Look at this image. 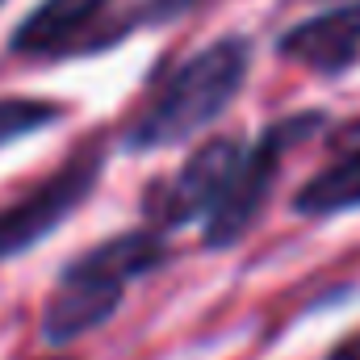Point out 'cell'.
I'll return each instance as SVG.
<instances>
[{
    "label": "cell",
    "mask_w": 360,
    "mask_h": 360,
    "mask_svg": "<svg viewBox=\"0 0 360 360\" xmlns=\"http://www.w3.org/2000/svg\"><path fill=\"white\" fill-rule=\"evenodd\" d=\"M256 63V46L248 34H218L193 55L168 63L130 109L122 126V151L151 155L193 143L210 130L248 84Z\"/></svg>",
    "instance_id": "6da1fadb"
},
{
    "label": "cell",
    "mask_w": 360,
    "mask_h": 360,
    "mask_svg": "<svg viewBox=\"0 0 360 360\" xmlns=\"http://www.w3.org/2000/svg\"><path fill=\"white\" fill-rule=\"evenodd\" d=\"M168 260H172V243L151 226H130L84 248L59 269L42 302V340L51 348H68L92 335L122 310L134 281L160 272Z\"/></svg>",
    "instance_id": "7a4b0ae2"
},
{
    "label": "cell",
    "mask_w": 360,
    "mask_h": 360,
    "mask_svg": "<svg viewBox=\"0 0 360 360\" xmlns=\"http://www.w3.org/2000/svg\"><path fill=\"white\" fill-rule=\"evenodd\" d=\"M323 130H327V109H297V113L269 122L256 139H248L214 214L201 222V248L205 252H235L264 218L272 188L285 172V160Z\"/></svg>",
    "instance_id": "3957f363"
},
{
    "label": "cell",
    "mask_w": 360,
    "mask_h": 360,
    "mask_svg": "<svg viewBox=\"0 0 360 360\" xmlns=\"http://www.w3.org/2000/svg\"><path fill=\"white\" fill-rule=\"evenodd\" d=\"M105 160H109V143H105V134H92L51 176H42L30 193H21L17 201L4 205L0 210V264L34 252L42 239L55 235L96 193Z\"/></svg>",
    "instance_id": "277c9868"
},
{
    "label": "cell",
    "mask_w": 360,
    "mask_h": 360,
    "mask_svg": "<svg viewBox=\"0 0 360 360\" xmlns=\"http://www.w3.org/2000/svg\"><path fill=\"white\" fill-rule=\"evenodd\" d=\"M243 143L248 134H214L205 139L201 147H193L168 176H151L143 184V197H139V214H143V226L160 231V235H172L180 226H193V222H205L231 180L235 160L243 155Z\"/></svg>",
    "instance_id": "5b68a950"
},
{
    "label": "cell",
    "mask_w": 360,
    "mask_h": 360,
    "mask_svg": "<svg viewBox=\"0 0 360 360\" xmlns=\"http://www.w3.org/2000/svg\"><path fill=\"white\" fill-rule=\"evenodd\" d=\"M117 0H38L8 34V55L59 63L109 51Z\"/></svg>",
    "instance_id": "8992f818"
},
{
    "label": "cell",
    "mask_w": 360,
    "mask_h": 360,
    "mask_svg": "<svg viewBox=\"0 0 360 360\" xmlns=\"http://www.w3.org/2000/svg\"><path fill=\"white\" fill-rule=\"evenodd\" d=\"M272 51L281 63H293L319 80H344L360 63V0H344L293 21L276 34Z\"/></svg>",
    "instance_id": "52a82bcc"
},
{
    "label": "cell",
    "mask_w": 360,
    "mask_h": 360,
    "mask_svg": "<svg viewBox=\"0 0 360 360\" xmlns=\"http://www.w3.org/2000/svg\"><path fill=\"white\" fill-rule=\"evenodd\" d=\"M289 205L297 218H340L360 210V147L335 151V160L306 180Z\"/></svg>",
    "instance_id": "ba28073f"
},
{
    "label": "cell",
    "mask_w": 360,
    "mask_h": 360,
    "mask_svg": "<svg viewBox=\"0 0 360 360\" xmlns=\"http://www.w3.org/2000/svg\"><path fill=\"white\" fill-rule=\"evenodd\" d=\"M63 105L46 96H0V151L30 134H42L63 122Z\"/></svg>",
    "instance_id": "9c48e42d"
},
{
    "label": "cell",
    "mask_w": 360,
    "mask_h": 360,
    "mask_svg": "<svg viewBox=\"0 0 360 360\" xmlns=\"http://www.w3.org/2000/svg\"><path fill=\"white\" fill-rule=\"evenodd\" d=\"M197 4H201V0H134V4L117 8L113 21H109V51H113L117 42H126L130 34L172 25V21H180L184 13H193Z\"/></svg>",
    "instance_id": "30bf717a"
},
{
    "label": "cell",
    "mask_w": 360,
    "mask_h": 360,
    "mask_svg": "<svg viewBox=\"0 0 360 360\" xmlns=\"http://www.w3.org/2000/svg\"><path fill=\"white\" fill-rule=\"evenodd\" d=\"M323 360H360V327L356 331H348V335H340Z\"/></svg>",
    "instance_id": "8fae6325"
},
{
    "label": "cell",
    "mask_w": 360,
    "mask_h": 360,
    "mask_svg": "<svg viewBox=\"0 0 360 360\" xmlns=\"http://www.w3.org/2000/svg\"><path fill=\"white\" fill-rule=\"evenodd\" d=\"M331 143H335V151L360 147V117L356 122H348V126H340V130H331Z\"/></svg>",
    "instance_id": "7c38bea8"
},
{
    "label": "cell",
    "mask_w": 360,
    "mask_h": 360,
    "mask_svg": "<svg viewBox=\"0 0 360 360\" xmlns=\"http://www.w3.org/2000/svg\"><path fill=\"white\" fill-rule=\"evenodd\" d=\"M46 360H72V356H46Z\"/></svg>",
    "instance_id": "4fadbf2b"
},
{
    "label": "cell",
    "mask_w": 360,
    "mask_h": 360,
    "mask_svg": "<svg viewBox=\"0 0 360 360\" xmlns=\"http://www.w3.org/2000/svg\"><path fill=\"white\" fill-rule=\"evenodd\" d=\"M0 4H4V0H0Z\"/></svg>",
    "instance_id": "5bb4252c"
}]
</instances>
